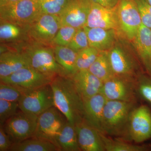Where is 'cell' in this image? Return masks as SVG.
<instances>
[{
  "label": "cell",
  "instance_id": "cell-1",
  "mask_svg": "<svg viewBox=\"0 0 151 151\" xmlns=\"http://www.w3.org/2000/svg\"><path fill=\"white\" fill-rule=\"evenodd\" d=\"M54 106L68 122L75 125L84 119V101L71 77L56 76L50 83Z\"/></svg>",
  "mask_w": 151,
  "mask_h": 151
},
{
  "label": "cell",
  "instance_id": "cell-2",
  "mask_svg": "<svg viewBox=\"0 0 151 151\" xmlns=\"http://www.w3.org/2000/svg\"><path fill=\"white\" fill-rule=\"evenodd\" d=\"M136 103L107 100L103 111V133L127 139L129 120L132 111L136 107Z\"/></svg>",
  "mask_w": 151,
  "mask_h": 151
},
{
  "label": "cell",
  "instance_id": "cell-3",
  "mask_svg": "<svg viewBox=\"0 0 151 151\" xmlns=\"http://www.w3.org/2000/svg\"><path fill=\"white\" fill-rule=\"evenodd\" d=\"M41 14L38 3L33 0H19L0 6L1 23H11L25 29Z\"/></svg>",
  "mask_w": 151,
  "mask_h": 151
},
{
  "label": "cell",
  "instance_id": "cell-4",
  "mask_svg": "<svg viewBox=\"0 0 151 151\" xmlns=\"http://www.w3.org/2000/svg\"><path fill=\"white\" fill-rule=\"evenodd\" d=\"M117 41L114 46L107 51L113 74L117 76L137 78L141 73L138 59Z\"/></svg>",
  "mask_w": 151,
  "mask_h": 151
},
{
  "label": "cell",
  "instance_id": "cell-5",
  "mask_svg": "<svg viewBox=\"0 0 151 151\" xmlns=\"http://www.w3.org/2000/svg\"><path fill=\"white\" fill-rule=\"evenodd\" d=\"M100 93L107 100L137 103L136 78L114 76L103 82Z\"/></svg>",
  "mask_w": 151,
  "mask_h": 151
},
{
  "label": "cell",
  "instance_id": "cell-6",
  "mask_svg": "<svg viewBox=\"0 0 151 151\" xmlns=\"http://www.w3.org/2000/svg\"><path fill=\"white\" fill-rule=\"evenodd\" d=\"M18 103L20 111L38 116L54 106L53 92L50 84L26 92Z\"/></svg>",
  "mask_w": 151,
  "mask_h": 151
},
{
  "label": "cell",
  "instance_id": "cell-7",
  "mask_svg": "<svg viewBox=\"0 0 151 151\" xmlns=\"http://www.w3.org/2000/svg\"><path fill=\"white\" fill-rule=\"evenodd\" d=\"M119 34L133 41L139 29L142 20L134 0H120L117 6Z\"/></svg>",
  "mask_w": 151,
  "mask_h": 151
},
{
  "label": "cell",
  "instance_id": "cell-8",
  "mask_svg": "<svg viewBox=\"0 0 151 151\" xmlns=\"http://www.w3.org/2000/svg\"><path fill=\"white\" fill-rule=\"evenodd\" d=\"M38 116L21 111L11 117L2 125L14 143L33 137L36 130Z\"/></svg>",
  "mask_w": 151,
  "mask_h": 151
},
{
  "label": "cell",
  "instance_id": "cell-9",
  "mask_svg": "<svg viewBox=\"0 0 151 151\" xmlns=\"http://www.w3.org/2000/svg\"><path fill=\"white\" fill-rule=\"evenodd\" d=\"M26 52L29 56L32 67L41 73L53 78L59 76H68L57 62L51 49L35 46L28 49Z\"/></svg>",
  "mask_w": 151,
  "mask_h": 151
},
{
  "label": "cell",
  "instance_id": "cell-10",
  "mask_svg": "<svg viewBox=\"0 0 151 151\" xmlns=\"http://www.w3.org/2000/svg\"><path fill=\"white\" fill-rule=\"evenodd\" d=\"M0 79L1 82L16 86L25 93L50 84L53 78L30 66L22 68L11 75Z\"/></svg>",
  "mask_w": 151,
  "mask_h": 151
},
{
  "label": "cell",
  "instance_id": "cell-11",
  "mask_svg": "<svg viewBox=\"0 0 151 151\" xmlns=\"http://www.w3.org/2000/svg\"><path fill=\"white\" fill-rule=\"evenodd\" d=\"M151 138V111L146 105L135 107L130 115L127 139L141 143Z\"/></svg>",
  "mask_w": 151,
  "mask_h": 151
},
{
  "label": "cell",
  "instance_id": "cell-12",
  "mask_svg": "<svg viewBox=\"0 0 151 151\" xmlns=\"http://www.w3.org/2000/svg\"><path fill=\"white\" fill-rule=\"evenodd\" d=\"M61 27L58 16L41 14L26 29L32 39L41 43H51Z\"/></svg>",
  "mask_w": 151,
  "mask_h": 151
},
{
  "label": "cell",
  "instance_id": "cell-13",
  "mask_svg": "<svg viewBox=\"0 0 151 151\" xmlns=\"http://www.w3.org/2000/svg\"><path fill=\"white\" fill-rule=\"evenodd\" d=\"M62 115L57 108L53 106L39 115L33 137L48 140L55 144V139L57 135L67 121L63 119Z\"/></svg>",
  "mask_w": 151,
  "mask_h": 151
},
{
  "label": "cell",
  "instance_id": "cell-14",
  "mask_svg": "<svg viewBox=\"0 0 151 151\" xmlns=\"http://www.w3.org/2000/svg\"><path fill=\"white\" fill-rule=\"evenodd\" d=\"M90 0H69L58 16L61 26H70L76 28L86 25L90 8Z\"/></svg>",
  "mask_w": 151,
  "mask_h": 151
},
{
  "label": "cell",
  "instance_id": "cell-15",
  "mask_svg": "<svg viewBox=\"0 0 151 151\" xmlns=\"http://www.w3.org/2000/svg\"><path fill=\"white\" fill-rule=\"evenodd\" d=\"M85 27L115 29L119 34L117 6L114 8H107L91 1L90 10Z\"/></svg>",
  "mask_w": 151,
  "mask_h": 151
},
{
  "label": "cell",
  "instance_id": "cell-16",
  "mask_svg": "<svg viewBox=\"0 0 151 151\" xmlns=\"http://www.w3.org/2000/svg\"><path fill=\"white\" fill-rule=\"evenodd\" d=\"M78 145L81 151H105L100 132L84 122L75 125Z\"/></svg>",
  "mask_w": 151,
  "mask_h": 151
},
{
  "label": "cell",
  "instance_id": "cell-17",
  "mask_svg": "<svg viewBox=\"0 0 151 151\" xmlns=\"http://www.w3.org/2000/svg\"><path fill=\"white\" fill-rule=\"evenodd\" d=\"M107 100L101 93L84 100L83 120L102 133L103 109Z\"/></svg>",
  "mask_w": 151,
  "mask_h": 151
},
{
  "label": "cell",
  "instance_id": "cell-18",
  "mask_svg": "<svg viewBox=\"0 0 151 151\" xmlns=\"http://www.w3.org/2000/svg\"><path fill=\"white\" fill-rule=\"evenodd\" d=\"M71 78L83 101L100 93L103 82L89 70H79Z\"/></svg>",
  "mask_w": 151,
  "mask_h": 151
},
{
  "label": "cell",
  "instance_id": "cell-19",
  "mask_svg": "<svg viewBox=\"0 0 151 151\" xmlns=\"http://www.w3.org/2000/svg\"><path fill=\"white\" fill-rule=\"evenodd\" d=\"M84 28L88 37L89 47L98 51H109L117 41L119 34L116 30L86 27Z\"/></svg>",
  "mask_w": 151,
  "mask_h": 151
},
{
  "label": "cell",
  "instance_id": "cell-20",
  "mask_svg": "<svg viewBox=\"0 0 151 151\" xmlns=\"http://www.w3.org/2000/svg\"><path fill=\"white\" fill-rule=\"evenodd\" d=\"M133 42L139 61L151 77V29L142 24Z\"/></svg>",
  "mask_w": 151,
  "mask_h": 151
},
{
  "label": "cell",
  "instance_id": "cell-21",
  "mask_svg": "<svg viewBox=\"0 0 151 151\" xmlns=\"http://www.w3.org/2000/svg\"><path fill=\"white\" fill-rule=\"evenodd\" d=\"M30 66V60L26 52H5L0 56V78L8 76L22 68Z\"/></svg>",
  "mask_w": 151,
  "mask_h": 151
},
{
  "label": "cell",
  "instance_id": "cell-22",
  "mask_svg": "<svg viewBox=\"0 0 151 151\" xmlns=\"http://www.w3.org/2000/svg\"><path fill=\"white\" fill-rule=\"evenodd\" d=\"M60 151H80L75 125L66 121L55 139Z\"/></svg>",
  "mask_w": 151,
  "mask_h": 151
},
{
  "label": "cell",
  "instance_id": "cell-23",
  "mask_svg": "<svg viewBox=\"0 0 151 151\" xmlns=\"http://www.w3.org/2000/svg\"><path fill=\"white\" fill-rule=\"evenodd\" d=\"M9 151H60L54 143L42 138L32 137L14 143Z\"/></svg>",
  "mask_w": 151,
  "mask_h": 151
},
{
  "label": "cell",
  "instance_id": "cell-24",
  "mask_svg": "<svg viewBox=\"0 0 151 151\" xmlns=\"http://www.w3.org/2000/svg\"><path fill=\"white\" fill-rule=\"evenodd\" d=\"M54 53L58 63L64 69L69 77L76 73V62L78 52L66 46L56 45Z\"/></svg>",
  "mask_w": 151,
  "mask_h": 151
},
{
  "label": "cell",
  "instance_id": "cell-25",
  "mask_svg": "<svg viewBox=\"0 0 151 151\" xmlns=\"http://www.w3.org/2000/svg\"><path fill=\"white\" fill-rule=\"evenodd\" d=\"M106 151H146L150 150L151 146L130 144L124 139H117L100 132Z\"/></svg>",
  "mask_w": 151,
  "mask_h": 151
},
{
  "label": "cell",
  "instance_id": "cell-26",
  "mask_svg": "<svg viewBox=\"0 0 151 151\" xmlns=\"http://www.w3.org/2000/svg\"><path fill=\"white\" fill-rule=\"evenodd\" d=\"M88 70L103 82L114 76L108 59L107 51L100 52L97 59Z\"/></svg>",
  "mask_w": 151,
  "mask_h": 151
},
{
  "label": "cell",
  "instance_id": "cell-27",
  "mask_svg": "<svg viewBox=\"0 0 151 151\" xmlns=\"http://www.w3.org/2000/svg\"><path fill=\"white\" fill-rule=\"evenodd\" d=\"M100 52L96 49L91 47L78 52L76 62V72L79 70H88Z\"/></svg>",
  "mask_w": 151,
  "mask_h": 151
},
{
  "label": "cell",
  "instance_id": "cell-28",
  "mask_svg": "<svg viewBox=\"0 0 151 151\" xmlns=\"http://www.w3.org/2000/svg\"><path fill=\"white\" fill-rule=\"evenodd\" d=\"M25 31V29L18 25L9 22L1 23V41L9 42L16 40L22 36L23 31Z\"/></svg>",
  "mask_w": 151,
  "mask_h": 151
},
{
  "label": "cell",
  "instance_id": "cell-29",
  "mask_svg": "<svg viewBox=\"0 0 151 151\" xmlns=\"http://www.w3.org/2000/svg\"><path fill=\"white\" fill-rule=\"evenodd\" d=\"M69 0H39L38 1L42 14L59 16Z\"/></svg>",
  "mask_w": 151,
  "mask_h": 151
},
{
  "label": "cell",
  "instance_id": "cell-30",
  "mask_svg": "<svg viewBox=\"0 0 151 151\" xmlns=\"http://www.w3.org/2000/svg\"><path fill=\"white\" fill-rule=\"evenodd\" d=\"M138 96L151 104V77L141 72L136 78Z\"/></svg>",
  "mask_w": 151,
  "mask_h": 151
},
{
  "label": "cell",
  "instance_id": "cell-31",
  "mask_svg": "<svg viewBox=\"0 0 151 151\" xmlns=\"http://www.w3.org/2000/svg\"><path fill=\"white\" fill-rule=\"evenodd\" d=\"M78 29L70 26H62L60 28L52 43L58 46H66L70 43Z\"/></svg>",
  "mask_w": 151,
  "mask_h": 151
},
{
  "label": "cell",
  "instance_id": "cell-32",
  "mask_svg": "<svg viewBox=\"0 0 151 151\" xmlns=\"http://www.w3.org/2000/svg\"><path fill=\"white\" fill-rule=\"evenodd\" d=\"M24 92L16 86L1 82L0 83V99L18 102Z\"/></svg>",
  "mask_w": 151,
  "mask_h": 151
},
{
  "label": "cell",
  "instance_id": "cell-33",
  "mask_svg": "<svg viewBox=\"0 0 151 151\" xmlns=\"http://www.w3.org/2000/svg\"><path fill=\"white\" fill-rule=\"evenodd\" d=\"M19 108L18 102H10L0 99V124L2 126L11 117L16 114Z\"/></svg>",
  "mask_w": 151,
  "mask_h": 151
},
{
  "label": "cell",
  "instance_id": "cell-34",
  "mask_svg": "<svg viewBox=\"0 0 151 151\" xmlns=\"http://www.w3.org/2000/svg\"><path fill=\"white\" fill-rule=\"evenodd\" d=\"M68 46L77 52L89 47L88 37L84 27L77 29Z\"/></svg>",
  "mask_w": 151,
  "mask_h": 151
},
{
  "label": "cell",
  "instance_id": "cell-35",
  "mask_svg": "<svg viewBox=\"0 0 151 151\" xmlns=\"http://www.w3.org/2000/svg\"><path fill=\"white\" fill-rule=\"evenodd\" d=\"M134 1L137 6L142 24L151 29V16L146 5V0Z\"/></svg>",
  "mask_w": 151,
  "mask_h": 151
},
{
  "label": "cell",
  "instance_id": "cell-36",
  "mask_svg": "<svg viewBox=\"0 0 151 151\" xmlns=\"http://www.w3.org/2000/svg\"><path fill=\"white\" fill-rule=\"evenodd\" d=\"M13 143L2 126L0 127V151H9Z\"/></svg>",
  "mask_w": 151,
  "mask_h": 151
},
{
  "label": "cell",
  "instance_id": "cell-37",
  "mask_svg": "<svg viewBox=\"0 0 151 151\" xmlns=\"http://www.w3.org/2000/svg\"><path fill=\"white\" fill-rule=\"evenodd\" d=\"M91 1L98 4L107 8L112 9L118 5L120 0H90Z\"/></svg>",
  "mask_w": 151,
  "mask_h": 151
},
{
  "label": "cell",
  "instance_id": "cell-38",
  "mask_svg": "<svg viewBox=\"0 0 151 151\" xmlns=\"http://www.w3.org/2000/svg\"><path fill=\"white\" fill-rule=\"evenodd\" d=\"M19 0H0V6L18 1Z\"/></svg>",
  "mask_w": 151,
  "mask_h": 151
},
{
  "label": "cell",
  "instance_id": "cell-39",
  "mask_svg": "<svg viewBox=\"0 0 151 151\" xmlns=\"http://www.w3.org/2000/svg\"><path fill=\"white\" fill-rule=\"evenodd\" d=\"M147 2L151 6V0H146Z\"/></svg>",
  "mask_w": 151,
  "mask_h": 151
},
{
  "label": "cell",
  "instance_id": "cell-40",
  "mask_svg": "<svg viewBox=\"0 0 151 151\" xmlns=\"http://www.w3.org/2000/svg\"><path fill=\"white\" fill-rule=\"evenodd\" d=\"M33 1H35L37 2L38 1H39V0H33Z\"/></svg>",
  "mask_w": 151,
  "mask_h": 151
}]
</instances>
